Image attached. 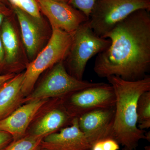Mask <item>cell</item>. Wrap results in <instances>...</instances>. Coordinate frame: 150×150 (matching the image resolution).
<instances>
[{"instance_id": "6da1fadb", "label": "cell", "mask_w": 150, "mask_h": 150, "mask_svg": "<svg viewBox=\"0 0 150 150\" xmlns=\"http://www.w3.org/2000/svg\"><path fill=\"white\" fill-rule=\"evenodd\" d=\"M150 11L134 12L103 38L110 46L97 55L93 70L100 78L116 76L126 81L142 79L150 69Z\"/></svg>"}, {"instance_id": "7a4b0ae2", "label": "cell", "mask_w": 150, "mask_h": 150, "mask_svg": "<svg viewBox=\"0 0 150 150\" xmlns=\"http://www.w3.org/2000/svg\"><path fill=\"white\" fill-rule=\"evenodd\" d=\"M115 96L113 138L124 147L135 150L146 132L137 126V108L140 96L150 91V77L135 81L125 80L111 76L106 78Z\"/></svg>"}, {"instance_id": "3957f363", "label": "cell", "mask_w": 150, "mask_h": 150, "mask_svg": "<svg viewBox=\"0 0 150 150\" xmlns=\"http://www.w3.org/2000/svg\"><path fill=\"white\" fill-rule=\"evenodd\" d=\"M52 35L46 47L28 65L24 73L22 91L25 97L31 93L41 74L59 62H64L71 46L73 33L52 28Z\"/></svg>"}, {"instance_id": "277c9868", "label": "cell", "mask_w": 150, "mask_h": 150, "mask_svg": "<svg viewBox=\"0 0 150 150\" xmlns=\"http://www.w3.org/2000/svg\"><path fill=\"white\" fill-rule=\"evenodd\" d=\"M110 44V40L94 32L88 20L82 23L73 33L69 53L65 60L67 71L77 79L83 80L89 60L106 50Z\"/></svg>"}, {"instance_id": "5b68a950", "label": "cell", "mask_w": 150, "mask_h": 150, "mask_svg": "<svg viewBox=\"0 0 150 150\" xmlns=\"http://www.w3.org/2000/svg\"><path fill=\"white\" fill-rule=\"evenodd\" d=\"M141 9L150 11V0H97L88 21L94 32L103 37L113 27Z\"/></svg>"}, {"instance_id": "8992f818", "label": "cell", "mask_w": 150, "mask_h": 150, "mask_svg": "<svg viewBox=\"0 0 150 150\" xmlns=\"http://www.w3.org/2000/svg\"><path fill=\"white\" fill-rule=\"evenodd\" d=\"M64 62H59L51 68L38 86L25 97L23 104L36 100L64 98L75 92L100 83L77 79L69 74Z\"/></svg>"}, {"instance_id": "52a82bcc", "label": "cell", "mask_w": 150, "mask_h": 150, "mask_svg": "<svg viewBox=\"0 0 150 150\" xmlns=\"http://www.w3.org/2000/svg\"><path fill=\"white\" fill-rule=\"evenodd\" d=\"M63 99L65 108L74 118L96 109L115 107V103L112 86L105 83L78 91Z\"/></svg>"}, {"instance_id": "ba28073f", "label": "cell", "mask_w": 150, "mask_h": 150, "mask_svg": "<svg viewBox=\"0 0 150 150\" xmlns=\"http://www.w3.org/2000/svg\"><path fill=\"white\" fill-rule=\"evenodd\" d=\"M74 118L65 108L63 98H51L38 111L26 134L44 138L69 126Z\"/></svg>"}, {"instance_id": "9c48e42d", "label": "cell", "mask_w": 150, "mask_h": 150, "mask_svg": "<svg viewBox=\"0 0 150 150\" xmlns=\"http://www.w3.org/2000/svg\"><path fill=\"white\" fill-rule=\"evenodd\" d=\"M40 10L49 20L52 28L72 33L88 18L67 3L54 0H36Z\"/></svg>"}, {"instance_id": "30bf717a", "label": "cell", "mask_w": 150, "mask_h": 150, "mask_svg": "<svg viewBox=\"0 0 150 150\" xmlns=\"http://www.w3.org/2000/svg\"><path fill=\"white\" fill-rule=\"evenodd\" d=\"M115 112V107L100 108L77 117L79 128L91 146L105 139H113Z\"/></svg>"}, {"instance_id": "8fae6325", "label": "cell", "mask_w": 150, "mask_h": 150, "mask_svg": "<svg viewBox=\"0 0 150 150\" xmlns=\"http://www.w3.org/2000/svg\"><path fill=\"white\" fill-rule=\"evenodd\" d=\"M41 146L47 150H91V147L79 128L77 117L69 126L44 137Z\"/></svg>"}, {"instance_id": "7c38bea8", "label": "cell", "mask_w": 150, "mask_h": 150, "mask_svg": "<svg viewBox=\"0 0 150 150\" xmlns=\"http://www.w3.org/2000/svg\"><path fill=\"white\" fill-rule=\"evenodd\" d=\"M49 99L36 100L22 105L8 117L0 121V130L10 134L13 141L24 137L36 113Z\"/></svg>"}, {"instance_id": "4fadbf2b", "label": "cell", "mask_w": 150, "mask_h": 150, "mask_svg": "<svg viewBox=\"0 0 150 150\" xmlns=\"http://www.w3.org/2000/svg\"><path fill=\"white\" fill-rule=\"evenodd\" d=\"M24 73L0 85V121L8 117L23 104L25 98L22 91Z\"/></svg>"}, {"instance_id": "5bb4252c", "label": "cell", "mask_w": 150, "mask_h": 150, "mask_svg": "<svg viewBox=\"0 0 150 150\" xmlns=\"http://www.w3.org/2000/svg\"><path fill=\"white\" fill-rule=\"evenodd\" d=\"M13 8L19 23L23 41L28 55L32 58L37 53L41 42L42 21L34 18L16 8Z\"/></svg>"}, {"instance_id": "9a60e30c", "label": "cell", "mask_w": 150, "mask_h": 150, "mask_svg": "<svg viewBox=\"0 0 150 150\" xmlns=\"http://www.w3.org/2000/svg\"><path fill=\"white\" fill-rule=\"evenodd\" d=\"M1 35L6 56V62L8 64H13L16 61L18 43L14 29L8 20H6L3 22Z\"/></svg>"}, {"instance_id": "2e32d148", "label": "cell", "mask_w": 150, "mask_h": 150, "mask_svg": "<svg viewBox=\"0 0 150 150\" xmlns=\"http://www.w3.org/2000/svg\"><path fill=\"white\" fill-rule=\"evenodd\" d=\"M137 124L141 130L150 127V91L142 93L138 99L137 108Z\"/></svg>"}, {"instance_id": "e0dca14e", "label": "cell", "mask_w": 150, "mask_h": 150, "mask_svg": "<svg viewBox=\"0 0 150 150\" xmlns=\"http://www.w3.org/2000/svg\"><path fill=\"white\" fill-rule=\"evenodd\" d=\"M43 138L26 134L24 137L13 141L4 150H41Z\"/></svg>"}, {"instance_id": "ac0fdd59", "label": "cell", "mask_w": 150, "mask_h": 150, "mask_svg": "<svg viewBox=\"0 0 150 150\" xmlns=\"http://www.w3.org/2000/svg\"><path fill=\"white\" fill-rule=\"evenodd\" d=\"M13 7L21 10L30 16L41 21L40 9L36 0H8Z\"/></svg>"}, {"instance_id": "d6986e66", "label": "cell", "mask_w": 150, "mask_h": 150, "mask_svg": "<svg viewBox=\"0 0 150 150\" xmlns=\"http://www.w3.org/2000/svg\"><path fill=\"white\" fill-rule=\"evenodd\" d=\"M97 0H69L68 4L84 14L89 19L90 14Z\"/></svg>"}, {"instance_id": "ffe728a7", "label": "cell", "mask_w": 150, "mask_h": 150, "mask_svg": "<svg viewBox=\"0 0 150 150\" xmlns=\"http://www.w3.org/2000/svg\"><path fill=\"white\" fill-rule=\"evenodd\" d=\"M119 144L112 138L98 141L92 145L91 150H118Z\"/></svg>"}, {"instance_id": "44dd1931", "label": "cell", "mask_w": 150, "mask_h": 150, "mask_svg": "<svg viewBox=\"0 0 150 150\" xmlns=\"http://www.w3.org/2000/svg\"><path fill=\"white\" fill-rule=\"evenodd\" d=\"M13 141V137L10 134L0 130V150H4Z\"/></svg>"}, {"instance_id": "7402d4cb", "label": "cell", "mask_w": 150, "mask_h": 150, "mask_svg": "<svg viewBox=\"0 0 150 150\" xmlns=\"http://www.w3.org/2000/svg\"><path fill=\"white\" fill-rule=\"evenodd\" d=\"M8 12V9L0 0V25L2 24L4 19Z\"/></svg>"}, {"instance_id": "603a6c76", "label": "cell", "mask_w": 150, "mask_h": 150, "mask_svg": "<svg viewBox=\"0 0 150 150\" xmlns=\"http://www.w3.org/2000/svg\"><path fill=\"white\" fill-rule=\"evenodd\" d=\"M16 75V74L15 73H8L0 75V85L9 80L12 79Z\"/></svg>"}, {"instance_id": "cb8c5ba5", "label": "cell", "mask_w": 150, "mask_h": 150, "mask_svg": "<svg viewBox=\"0 0 150 150\" xmlns=\"http://www.w3.org/2000/svg\"><path fill=\"white\" fill-rule=\"evenodd\" d=\"M4 56V50L2 43L1 32H0V67H2L3 62H4V60H5V57Z\"/></svg>"}, {"instance_id": "d4e9b609", "label": "cell", "mask_w": 150, "mask_h": 150, "mask_svg": "<svg viewBox=\"0 0 150 150\" xmlns=\"http://www.w3.org/2000/svg\"><path fill=\"white\" fill-rule=\"evenodd\" d=\"M54 1H56L60 2L67 3L68 4L69 0H54Z\"/></svg>"}, {"instance_id": "484cf974", "label": "cell", "mask_w": 150, "mask_h": 150, "mask_svg": "<svg viewBox=\"0 0 150 150\" xmlns=\"http://www.w3.org/2000/svg\"><path fill=\"white\" fill-rule=\"evenodd\" d=\"M144 150H150V146H146L144 148Z\"/></svg>"}, {"instance_id": "4316f807", "label": "cell", "mask_w": 150, "mask_h": 150, "mask_svg": "<svg viewBox=\"0 0 150 150\" xmlns=\"http://www.w3.org/2000/svg\"><path fill=\"white\" fill-rule=\"evenodd\" d=\"M122 150H131L129 149H128V148L126 147H124L123 148V149Z\"/></svg>"}, {"instance_id": "83f0119b", "label": "cell", "mask_w": 150, "mask_h": 150, "mask_svg": "<svg viewBox=\"0 0 150 150\" xmlns=\"http://www.w3.org/2000/svg\"><path fill=\"white\" fill-rule=\"evenodd\" d=\"M41 150H47L46 149H43V148H42V149H41Z\"/></svg>"}]
</instances>
